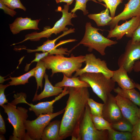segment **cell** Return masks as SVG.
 <instances>
[{
  "mask_svg": "<svg viewBox=\"0 0 140 140\" xmlns=\"http://www.w3.org/2000/svg\"><path fill=\"white\" fill-rule=\"evenodd\" d=\"M68 87H65L63 92L52 100L51 101L40 102L36 104L29 103L26 101V98H24L22 103H26L30 107L29 109L30 111H33L36 115L38 117L41 114H46L53 112V104L57 101L61 99L63 96L68 94Z\"/></svg>",
  "mask_w": 140,
  "mask_h": 140,
  "instance_id": "16",
  "label": "cell"
},
{
  "mask_svg": "<svg viewBox=\"0 0 140 140\" xmlns=\"http://www.w3.org/2000/svg\"><path fill=\"white\" fill-rule=\"evenodd\" d=\"M140 17V0H129L125 4L123 11L112 18L108 23L110 30L114 28L120 20H124L134 17Z\"/></svg>",
  "mask_w": 140,
  "mask_h": 140,
  "instance_id": "12",
  "label": "cell"
},
{
  "mask_svg": "<svg viewBox=\"0 0 140 140\" xmlns=\"http://www.w3.org/2000/svg\"><path fill=\"white\" fill-rule=\"evenodd\" d=\"M140 59V42L132 43L129 40L124 53L119 57L117 64L119 67L123 66L127 72L131 73L133 70L134 64Z\"/></svg>",
  "mask_w": 140,
  "mask_h": 140,
  "instance_id": "10",
  "label": "cell"
},
{
  "mask_svg": "<svg viewBox=\"0 0 140 140\" xmlns=\"http://www.w3.org/2000/svg\"><path fill=\"white\" fill-rule=\"evenodd\" d=\"M0 8L2 9L5 13L12 17L14 16L16 13V11L9 8L0 2Z\"/></svg>",
  "mask_w": 140,
  "mask_h": 140,
  "instance_id": "37",
  "label": "cell"
},
{
  "mask_svg": "<svg viewBox=\"0 0 140 140\" xmlns=\"http://www.w3.org/2000/svg\"><path fill=\"white\" fill-rule=\"evenodd\" d=\"M47 69L44 62L41 60L37 62L34 73V76L35 78L37 83L36 92L39 87L42 90L43 87V80Z\"/></svg>",
  "mask_w": 140,
  "mask_h": 140,
  "instance_id": "24",
  "label": "cell"
},
{
  "mask_svg": "<svg viewBox=\"0 0 140 140\" xmlns=\"http://www.w3.org/2000/svg\"><path fill=\"white\" fill-rule=\"evenodd\" d=\"M99 30L102 31L100 29L93 27L90 22H87L86 24L85 32L83 38L77 45L69 51V53L79 45L82 44L84 46L88 47V50L89 51L91 52L94 49L102 56L104 55L106 47L116 44L118 42L105 37L98 32Z\"/></svg>",
  "mask_w": 140,
  "mask_h": 140,
  "instance_id": "4",
  "label": "cell"
},
{
  "mask_svg": "<svg viewBox=\"0 0 140 140\" xmlns=\"http://www.w3.org/2000/svg\"><path fill=\"white\" fill-rule=\"evenodd\" d=\"M49 54V52H43V53H36L35 59L32 61L30 63L26 64L25 67V71H28L30 65L32 63L34 62H38L42 59L48 55Z\"/></svg>",
  "mask_w": 140,
  "mask_h": 140,
  "instance_id": "35",
  "label": "cell"
},
{
  "mask_svg": "<svg viewBox=\"0 0 140 140\" xmlns=\"http://www.w3.org/2000/svg\"><path fill=\"white\" fill-rule=\"evenodd\" d=\"M61 121L55 120L50 122L44 129L42 140H60L59 134Z\"/></svg>",
  "mask_w": 140,
  "mask_h": 140,
  "instance_id": "20",
  "label": "cell"
},
{
  "mask_svg": "<svg viewBox=\"0 0 140 140\" xmlns=\"http://www.w3.org/2000/svg\"><path fill=\"white\" fill-rule=\"evenodd\" d=\"M35 67L28 72L17 77H11L10 76L8 79L11 81L9 82L10 86H16L19 85H25L29 83V79L31 77L34 76Z\"/></svg>",
  "mask_w": 140,
  "mask_h": 140,
  "instance_id": "27",
  "label": "cell"
},
{
  "mask_svg": "<svg viewBox=\"0 0 140 140\" xmlns=\"http://www.w3.org/2000/svg\"><path fill=\"white\" fill-rule=\"evenodd\" d=\"M108 140H132L131 133L129 132H122L113 129L108 130Z\"/></svg>",
  "mask_w": 140,
  "mask_h": 140,
  "instance_id": "26",
  "label": "cell"
},
{
  "mask_svg": "<svg viewBox=\"0 0 140 140\" xmlns=\"http://www.w3.org/2000/svg\"><path fill=\"white\" fill-rule=\"evenodd\" d=\"M63 74L62 81L57 83L54 85L55 87H89L90 86L87 82L81 80L79 77L69 78Z\"/></svg>",
  "mask_w": 140,
  "mask_h": 140,
  "instance_id": "21",
  "label": "cell"
},
{
  "mask_svg": "<svg viewBox=\"0 0 140 140\" xmlns=\"http://www.w3.org/2000/svg\"><path fill=\"white\" fill-rule=\"evenodd\" d=\"M10 86L9 83L5 85L0 84V105L1 106L5 103H8V100L6 99L4 92L5 88Z\"/></svg>",
  "mask_w": 140,
  "mask_h": 140,
  "instance_id": "34",
  "label": "cell"
},
{
  "mask_svg": "<svg viewBox=\"0 0 140 140\" xmlns=\"http://www.w3.org/2000/svg\"><path fill=\"white\" fill-rule=\"evenodd\" d=\"M44 78L45 82L44 89L39 95L37 94V92H36L32 100L33 102L45 98L58 95L63 91V87H55L52 85L48 79V75L46 73Z\"/></svg>",
  "mask_w": 140,
  "mask_h": 140,
  "instance_id": "19",
  "label": "cell"
},
{
  "mask_svg": "<svg viewBox=\"0 0 140 140\" xmlns=\"http://www.w3.org/2000/svg\"><path fill=\"white\" fill-rule=\"evenodd\" d=\"M5 139L3 134H1L0 135V140H5Z\"/></svg>",
  "mask_w": 140,
  "mask_h": 140,
  "instance_id": "42",
  "label": "cell"
},
{
  "mask_svg": "<svg viewBox=\"0 0 140 140\" xmlns=\"http://www.w3.org/2000/svg\"><path fill=\"white\" fill-rule=\"evenodd\" d=\"M85 56V67L77 70L72 76H79L85 72L101 73L107 78H111L113 75L114 71L108 68L105 61L96 58L92 53L86 54Z\"/></svg>",
  "mask_w": 140,
  "mask_h": 140,
  "instance_id": "9",
  "label": "cell"
},
{
  "mask_svg": "<svg viewBox=\"0 0 140 140\" xmlns=\"http://www.w3.org/2000/svg\"><path fill=\"white\" fill-rule=\"evenodd\" d=\"M79 79L88 83L94 92L105 103L113 90L115 82L101 73L85 72L79 76Z\"/></svg>",
  "mask_w": 140,
  "mask_h": 140,
  "instance_id": "6",
  "label": "cell"
},
{
  "mask_svg": "<svg viewBox=\"0 0 140 140\" xmlns=\"http://www.w3.org/2000/svg\"><path fill=\"white\" fill-rule=\"evenodd\" d=\"M0 2L12 10L19 8L24 11L26 10V8L23 5L20 0H0Z\"/></svg>",
  "mask_w": 140,
  "mask_h": 140,
  "instance_id": "32",
  "label": "cell"
},
{
  "mask_svg": "<svg viewBox=\"0 0 140 140\" xmlns=\"http://www.w3.org/2000/svg\"><path fill=\"white\" fill-rule=\"evenodd\" d=\"M89 1H92L97 3H100L96 0H75V4L74 8L71 11V13H74L78 10H81L83 11L84 15L88 14V10L86 9V4Z\"/></svg>",
  "mask_w": 140,
  "mask_h": 140,
  "instance_id": "31",
  "label": "cell"
},
{
  "mask_svg": "<svg viewBox=\"0 0 140 140\" xmlns=\"http://www.w3.org/2000/svg\"><path fill=\"white\" fill-rule=\"evenodd\" d=\"M133 70L136 72H140V59L136 61L135 62Z\"/></svg>",
  "mask_w": 140,
  "mask_h": 140,
  "instance_id": "39",
  "label": "cell"
},
{
  "mask_svg": "<svg viewBox=\"0 0 140 140\" xmlns=\"http://www.w3.org/2000/svg\"><path fill=\"white\" fill-rule=\"evenodd\" d=\"M91 118L95 128L99 130H108L112 129L111 124L102 116H95L91 115Z\"/></svg>",
  "mask_w": 140,
  "mask_h": 140,
  "instance_id": "28",
  "label": "cell"
},
{
  "mask_svg": "<svg viewBox=\"0 0 140 140\" xmlns=\"http://www.w3.org/2000/svg\"><path fill=\"white\" fill-rule=\"evenodd\" d=\"M18 104L14 99L11 102L4 104L1 106L4 109V112L8 116L7 120L12 126V135L19 140H31L27 132L24 125V121L28 117V110L22 107H16Z\"/></svg>",
  "mask_w": 140,
  "mask_h": 140,
  "instance_id": "3",
  "label": "cell"
},
{
  "mask_svg": "<svg viewBox=\"0 0 140 140\" xmlns=\"http://www.w3.org/2000/svg\"><path fill=\"white\" fill-rule=\"evenodd\" d=\"M41 60L47 69L51 70V76L55 73H62L67 77L71 78L73 73L81 68L85 61V56L75 57L72 54L70 57H66L64 55L48 54Z\"/></svg>",
  "mask_w": 140,
  "mask_h": 140,
  "instance_id": "2",
  "label": "cell"
},
{
  "mask_svg": "<svg viewBox=\"0 0 140 140\" xmlns=\"http://www.w3.org/2000/svg\"><path fill=\"white\" fill-rule=\"evenodd\" d=\"M74 0H55L57 3L58 4L62 2H64L66 3L68 5L71 4L73 3Z\"/></svg>",
  "mask_w": 140,
  "mask_h": 140,
  "instance_id": "40",
  "label": "cell"
},
{
  "mask_svg": "<svg viewBox=\"0 0 140 140\" xmlns=\"http://www.w3.org/2000/svg\"><path fill=\"white\" fill-rule=\"evenodd\" d=\"M132 140H140V118L134 125L131 132Z\"/></svg>",
  "mask_w": 140,
  "mask_h": 140,
  "instance_id": "33",
  "label": "cell"
},
{
  "mask_svg": "<svg viewBox=\"0 0 140 140\" xmlns=\"http://www.w3.org/2000/svg\"><path fill=\"white\" fill-rule=\"evenodd\" d=\"M40 20H33L28 17H17L12 23L9 24V27L13 34H16L25 30H39L38 25Z\"/></svg>",
  "mask_w": 140,
  "mask_h": 140,
  "instance_id": "17",
  "label": "cell"
},
{
  "mask_svg": "<svg viewBox=\"0 0 140 140\" xmlns=\"http://www.w3.org/2000/svg\"><path fill=\"white\" fill-rule=\"evenodd\" d=\"M102 117L112 124L122 119L123 117L117 104L115 97L110 93L106 102L104 103Z\"/></svg>",
  "mask_w": 140,
  "mask_h": 140,
  "instance_id": "15",
  "label": "cell"
},
{
  "mask_svg": "<svg viewBox=\"0 0 140 140\" xmlns=\"http://www.w3.org/2000/svg\"><path fill=\"white\" fill-rule=\"evenodd\" d=\"M135 88H137L140 92V84L134 82Z\"/></svg>",
  "mask_w": 140,
  "mask_h": 140,
  "instance_id": "41",
  "label": "cell"
},
{
  "mask_svg": "<svg viewBox=\"0 0 140 140\" xmlns=\"http://www.w3.org/2000/svg\"><path fill=\"white\" fill-rule=\"evenodd\" d=\"M113 90L117 94L129 100L140 107V94L135 88L123 90L119 86L115 88Z\"/></svg>",
  "mask_w": 140,
  "mask_h": 140,
  "instance_id": "22",
  "label": "cell"
},
{
  "mask_svg": "<svg viewBox=\"0 0 140 140\" xmlns=\"http://www.w3.org/2000/svg\"><path fill=\"white\" fill-rule=\"evenodd\" d=\"M6 132L5 122L1 114H0V133L4 134Z\"/></svg>",
  "mask_w": 140,
  "mask_h": 140,
  "instance_id": "38",
  "label": "cell"
},
{
  "mask_svg": "<svg viewBox=\"0 0 140 140\" xmlns=\"http://www.w3.org/2000/svg\"><path fill=\"white\" fill-rule=\"evenodd\" d=\"M87 104L89 107L91 115L95 116H102L104 103H99L89 98L87 100Z\"/></svg>",
  "mask_w": 140,
  "mask_h": 140,
  "instance_id": "29",
  "label": "cell"
},
{
  "mask_svg": "<svg viewBox=\"0 0 140 140\" xmlns=\"http://www.w3.org/2000/svg\"><path fill=\"white\" fill-rule=\"evenodd\" d=\"M75 29L71 28L67 31L64 32L61 35L59 36L55 39L50 40L48 39L44 42L41 45L37 47V49L34 50L26 49L24 48L22 49L27 50L28 53H31L38 51H42L43 52H48L49 54L50 55H69L70 53L69 51L67 48H63L62 47L57 48L55 45L56 41L60 38L69 33L75 32Z\"/></svg>",
  "mask_w": 140,
  "mask_h": 140,
  "instance_id": "14",
  "label": "cell"
},
{
  "mask_svg": "<svg viewBox=\"0 0 140 140\" xmlns=\"http://www.w3.org/2000/svg\"><path fill=\"white\" fill-rule=\"evenodd\" d=\"M69 5L67 4L64 5L63 9L60 6H58V9L55 10L56 11L61 12L62 15L60 19L56 22L53 27L50 28L49 26H46L44 27L43 31L41 32H35L27 34L25 36L24 40L20 43L29 40L31 41H38L42 38H48L53 33L56 35L61 32H64L67 31L69 29L66 27V26H73L71 19L77 17L75 13L68 12Z\"/></svg>",
  "mask_w": 140,
  "mask_h": 140,
  "instance_id": "5",
  "label": "cell"
},
{
  "mask_svg": "<svg viewBox=\"0 0 140 140\" xmlns=\"http://www.w3.org/2000/svg\"><path fill=\"white\" fill-rule=\"evenodd\" d=\"M109 10L106 9L98 13L90 14L88 15V17L94 20L98 26H103L108 25V23L112 18L109 15Z\"/></svg>",
  "mask_w": 140,
  "mask_h": 140,
  "instance_id": "23",
  "label": "cell"
},
{
  "mask_svg": "<svg viewBox=\"0 0 140 140\" xmlns=\"http://www.w3.org/2000/svg\"><path fill=\"white\" fill-rule=\"evenodd\" d=\"M140 22V17H134L129 21L121 25L117 24L114 29L108 30L107 38H116L117 40L121 39L125 34L128 37L131 38L132 34Z\"/></svg>",
  "mask_w": 140,
  "mask_h": 140,
  "instance_id": "11",
  "label": "cell"
},
{
  "mask_svg": "<svg viewBox=\"0 0 140 140\" xmlns=\"http://www.w3.org/2000/svg\"><path fill=\"white\" fill-rule=\"evenodd\" d=\"M65 108L59 111L46 114H41L35 120H26L24 125L27 133L31 140L41 139L44 130L54 118L64 113Z\"/></svg>",
  "mask_w": 140,
  "mask_h": 140,
  "instance_id": "8",
  "label": "cell"
},
{
  "mask_svg": "<svg viewBox=\"0 0 140 140\" xmlns=\"http://www.w3.org/2000/svg\"><path fill=\"white\" fill-rule=\"evenodd\" d=\"M108 140V130H99L95 127L87 104L79 126L78 140Z\"/></svg>",
  "mask_w": 140,
  "mask_h": 140,
  "instance_id": "7",
  "label": "cell"
},
{
  "mask_svg": "<svg viewBox=\"0 0 140 140\" xmlns=\"http://www.w3.org/2000/svg\"><path fill=\"white\" fill-rule=\"evenodd\" d=\"M115 97L123 117L134 125L139 118L137 105L118 94Z\"/></svg>",
  "mask_w": 140,
  "mask_h": 140,
  "instance_id": "13",
  "label": "cell"
},
{
  "mask_svg": "<svg viewBox=\"0 0 140 140\" xmlns=\"http://www.w3.org/2000/svg\"><path fill=\"white\" fill-rule=\"evenodd\" d=\"M100 2H102L106 4V8L110 11L111 16L113 18L115 16V12L117 6L122 3L123 0H97Z\"/></svg>",
  "mask_w": 140,
  "mask_h": 140,
  "instance_id": "30",
  "label": "cell"
},
{
  "mask_svg": "<svg viewBox=\"0 0 140 140\" xmlns=\"http://www.w3.org/2000/svg\"><path fill=\"white\" fill-rule=\"evenodd\" d=\"M131 38V40L132 43L140 42V22L138 27L134 31Z\"/></svg>",
  "mask_w": 140,
  "mask_h": 140,
  "instance_id": "36",
  "label": "cell"
},
{
  "mask_svg": "<svg viewBox=\"0 0 140 140\" xmlns=\"http://www.w3.org/2000/svg\"><path fill=\"white\" fill-rule=\"evenodd\" d=\"M134 125L123 117L119 120L111 124L112 128L116 130L131 132Z\"/></svg>",
  "mask_w": 140,
  "mask_h": 140,
  "instance_id": "25",
  "label": "cell"
},
{
  "mask_svg": "<svg viewBox=\"0 0 140 140\" xmlns=\"http://www.w3.org/2000/svg\"><path fill=\"white\" fill-rule=\"evenodd\" d=\"M139 118H140V107L139 109Z\"/></svg>",
  "mask_w": 140,
  "mask_h": 140,
  "instance_id": "43",
  "label": "cell"
},
{
  "mask_svg": "<svg viewBox=\"0 0 140 140\" xmlns=\"http://www.w3.org/2000/svg\"><path fill=\"white\" fill-rule=\"evenodd\" d=\"M127 72L123 66L117 70L114 71L111 79L116 82L122 89L127 90L135 88L134 82L128 76Z\"/></svg>",
  "mask_w": 140,
  "mask_h": 140,
  "instance_id": "18",
  "label": "cell"
},
{
  "mask_svg": "<svg viewBox=\"0 0 140 140\" xmlns=\"http://www.w3.org/2000/svg\"><path fill=\"white\" fill-rule=\"evenodd\" d=\"M69 95L62 120L60 140L71 137L78 140L79 126L84 116L89 93L87 87H68Z\"/></svg>",
  "mask_w": 140,
  "mask_h": 140,
  "instance_id": "1",
  "label": "cell"
}]
</instances>
